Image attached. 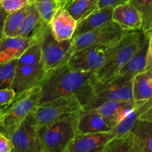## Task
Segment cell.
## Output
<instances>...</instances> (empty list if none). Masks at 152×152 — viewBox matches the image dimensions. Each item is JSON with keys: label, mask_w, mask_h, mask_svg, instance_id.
Here are the masks:
<instances>
[{"label": "cell", "mask_w": 152, "mask_h": 152, "mask_svg": "<svg viewBox=\"0 0 152 152\" xmlns=\"http://www.w3.org/2000/svg\"><path fill=\"white\" fill-rule=\"evenodd\" d=\"M95 83L94 72L76 71L66 62L60 64L46 71L39 83L40 97L38 105L61 96L75 95L83 108L93 96Z\"/></svg>", "instance_id": "1"}, {"label": "cell", "mask_w": 152, "mask_h": 152, "mask_svg": "<svg viewBox=\"0 0 152 152\" xmlns=\"http://www.w3.org/2000/svg\"><path fill=\"white\" fill-rule=\"evenodd\" d=\"M143 33L130 31L108 49L104 65L94 73L97 83H110L139 47Z\"/></svg>", "instance_id": "2"}, {"label": "cell", "mask_w": 152, "mask_h": 152, "mask_svg": "<svg viewBox=\"0 0 152 152\" xmlns=\"http://www.w3.org/2000/svg\"><path fill=\"white\" fill-rule=\"evenodd\" d=\"M37 127V152H63L76 135L79 112Z\"/></svg>", "instance_id": "3"}, {"label": "cell", "mask_w": 152, "mask_h": 152, "mask_svg": "<svg viewBox=\"0 0 152 152\" xmlns=\"http://www.w3.org/2000/svg\"><path fill=\"white\" fill-rule=\"evenodd\" d=\"M40 97L39 85L16 94L10 104L2 108L0 114V133L10 137L27 116L34 111L38 105Z\"/></svg>", "instance_id": "4"}, {"label": "cell", "mask_w": 152, "mask_h": 152, "mask_svg": "<svg viewBox=\"0 0 152 152\" xmlns=\"http://www.w3.org/2000/svg\"><path fill=\"white\" fill-rule=\"evenodd\" d=\"M45 73L41 50L36 43L18 59L11 88L16 95L32 88L41 82Z\"/></svg>", "instance_id": "5"}, {"label": "cell", "mask_w": 152, "mask_h": 152, "mask_svg": "<svg viewBox=\"0 0 152 152\" xmlns=\"http://www.w3.org/2000/svg\"><path fill=\"white\" fill-rule=\"evenodd\" d=\"M31 34L35 36L40 45L45 71L63 62L71 46L72 39L58 41L54 36L50 24L43 20L39 22Z\"/></svg>", "instance_id": "6"}, {"label": "cell", "mask_w": 152, "mask_h": 152, "mask_svg": "<svg viewBox=\"0 0 152 152\" xmlns=\"http://www.w3.org/2000/svg\"><path fill=\"white\" fill-rule=\"evenodd\" d=\"M129 31L121 28L113 20L92 31L72 39V44L63 63L74 53L83 49L96 46H110L117 43Z\"/></svg>", "instance_id": "7"}, {"label": "cell", "mask_w": 152, "mask_h": 152, "mask_svg": "<svg viewBox=\"0 0 152 152\" xmlns=\"http://www.w3.org/2000/svg\"><path fill=\"white\" fill-rule=\"evenodd\" d=\"M83 106L75 95L61 96L37 105L34 111L37 127L47 126L81 111Z\"/></svg>", "instance_id": "8"}, {"label": "cell", "mask_w": 152, "mask_h": 152, "mask_svg": "<svg viewBox=\"0 0 152 152\" xmlns=\"http://www.w3.org/2000/svg\"><path fill=\"white\" fill-rule=\"evenodd\" d=\"M115 99H134L133 80L125 83L118 81H111L104 84L95 83L93 96L83 110L96 108L104 102Z\"/></svg>", "instance_id": "9"}, {"label": "cell", "mask_w": 152, "mask_h": 152, "mask_svg": "<svg viewBox=\"0 0 152 152\" xmlns=\"http://www.w3.org/2000/svg\"><path fill=\"white\" fill-rule=\"evenodd\" d=\"M110 46H96L78 50L66 62L76 71L95 73L104 65Z\"/></svg>", "instance_id": "10"}, {"label": "cell", "mask_w": 152, "mask_h": 152, "mask_svg": "<svg viewBox=\"0 0 152 152\" xmlns=\"http://www.w3.org/2000/svg\"><path fill=\"white\" fill-rule=\"evenodd\" d=\"M37 123L33 111L9 137L13 143V152H37Z\"/></svg>", "instance_id": "11"}, {"label": "cell", "mask_w": 152, "mask_h": 152, "mask_svg": "<svg viewBox=\"0 0 152 152\" xmlns=\"http://www.w3.org/2000/svg\"><path fill=\"white\" fill-rule=\"evenodd\" d=\"M152 121V99L137 101L128 115L110 132L112 139L125 135L132 130L137 121Z\"/></svg>", "instance_id": "12"}, {"label": "cell", "mask_w": 152, "mask_h": 152, "mask_svg": "<svg viewBox=\"0 0 152 152\" xmlns=\"http://www.w3.org/2000/svg\"><path fill=\"white\" fill-rule=\"evenodd\" d=\"M111 139L110 132L76 134L63 152H104Z\"/></svg>", "instance_id": "13"}, {"label": "cell", "mask_w": 152, "mask_h": 152, "mask_svg": "<svg viewBox=\"0 0 152 152\" xmlns=\"http://www.w3.org/2000/svg\"><path fill=\"white\" fill-rule=\"evenodd\" d=\"M36 43L37 39L32 34L27 37H3L0 39V63L19 59Z\"/></svg>", "instance_id": "14"}, {"label": "cell", "mask_w": 152, "mask_h": 152, "mask_svg": "<svg viewBox=\"0 0 152 152\" xmlns=\"http://www.w3.org/2000/svg\"><path fill=\"white\" fill-rule=\"evenodd\" d=\"M148 43V35L143 33L142 38L139 48L133 55L131 59L119 70L116 77L111 81L125 83L133 80L137 74L144 71L146 65Z\"/></svg>", "instance_id": "15"}, {"label": "cell", "mask_w": 152, "mask_h": 152, "mask_svg": "<svg viewBox=\"0 0 152 152\" xmlns=\"http://www.w3.org/2000/svg\"><path fill=\"white\" fill-rule=\"evenodd\" d=\"M113 127L106 122L96 109L83 110L79 112L76 134L110 132Z\"/></svg>", "instance_id": "16"}, {"label": "cell", "mask_w": 152, "mask_h": 152, "mask_svg": "<svg viewBox=\"0 0 152 152\" xmlns=\"http://www.w3.org/2000/svg\"><path fill=\"white\" fill-rule=\"evenodd\" d=\"M134 105V99H115L104 102L95 109L113 129L128 115Z\"/></svg>", "instance_id": "17"}, {"label": "cell", "mask_w": 152, "mask_h": 152, "mask_svg": "<svg viewBox=\"0 0 152 152\" xmlns=\"http://www.w3.org/2000/svg\"><path fill=\"white\" fill-rule=\"evenodd\" d=\"M77 22L63 6H61L57 9L49 24L55 38L58 41H66L72 39Z\"/></svg>", "instance_id": "18"}, {"label": "cell", "mask_w": 152, "mask_h": 152, "mask_svg": "<svg viewBox=\"0 0 152 152\" xmlns=\"http://www.w3.org/2000/svg\"><path fill=\"white\" fill-rule=\"evenodd\" d=\"M112 20L127 31H142V19L141 15L129 2L113 8Z\"/></svg>", "instance_id": "19"}, {"label": "cell", "mask_w": 152, "mask_h": 152, "mask_svg": "<svg viewBox=\"0 0 152 152\" xmlns=\"http://www.w3.org/2000/svg\"><path fill=\"white\" fill-rule=\"evenodd\" d=\"M113 10V8L110 7L96 8L89 15L77 21L72 38L92 31L112 20Z\"/></svg>", "instance_id": "20"}, {"label": "cell", "mask_w": 152, "mask_h": 152, "mask_svg": "<svg viewBox=\"0 0 152 152\" xmlns=\"http://www.w3.org/2000/svg\"><path fill=\"white\" fill-rule=\"evenodd\" d=\"M104 152H143L141 142L132 132L109 141Z\"/></svg>", "instance_id": "21"}, {"label": "cell", "mask_w": 152, "mask_h": 152, "mask_svg": "<svg viewBox=\"0 0 152 152\" xmlns=\"http://www.w3.org/2000/svg\"><path fill=\"white\" fill-rule=\"evenodd\" d=\"M152 97V70H144L133 79V99L147 100Z\"/></svg>", "instance_id": "22"}, {"label": "cell", "mask_w": 152, "mask_h": 152, "mask_svg": "<svg viewBox=\"0 0 152 152\" xmlns=\"http://www.w3.org/2000/svg\"><path fill=\"white\" fill-rule=\"evenodd\" d=\"M98 1V0H67L63 7L77 22L95 10Z\"/></svg>", "instance_id": "23"}, {"label": "cell", "mask_w": 152, "mask_h": 152, "mask_svg": "<svg viewBox=\"0 0 152 152\" xmlns=\"http://www.w3.org/2000/svg\"><path fill=\"white\" fill-rule=\"evenodd\" d=\"M28 5L7 14L4 26V37H16L28 12Z\"/></svg>", "instance_id": "24"}, {"label": "cell", "mask_w": 152, "mask_h": 152, "mask_svg": "<svg viewBox=\"0 0 152 152\" xmlns=\"http://www.w3.org/2000/svg\"><path fill=\"white\" fill-rule=\"evenodd\" d=\"M131 132L141 142L143 152H152V121H137Z\"/></svg>", "instance_id": "25"}, {"label": "cell", "mask_w": 152, "mask_h": 152, "mask_svg": "<svg viewBox=\"0 0 152 152\" xmlns=\"http://www.w3.org/2000/svg\"><path fill=\"white\" fill-rule=\"evenodd\" d=\"M42 20V18L36 7L34 2H31L28 5V12L22 22L16 37H27L31 35L34 28L39 22Z\"/></svg>", "instance_id": "26"}, {"label": "cell", "mask_w": 152, "mask_h": 152, "mask_svg": "<svg viewBox=\"0 0 152 152\" xmlns=\"http://www.w3.org/2000/svg\"><path fill=\"white\" fill-rule=\"evenodd\" d=\"M139 12L142 19V32L148 34L152 30V0H128Z\"/></svg>", "instance_id": "27"}, {"label": "cell", "mask_w": 152, "mask_h": 152, "mask_svg": "<svg viewBox=\"0 0 152 152\" xmlns=\"http://www.w3.org/2000/svg\"><path fill=\"white\" fill-rule=\"evenodd\" d=\"M18 59L0 63V89L10 88L16 73Z\"/></svg>", "instance_id": "28"}, {"label": "cell", "mask_w": 152, "mask_h": 152, "mask_svg": "<svg viewBox=\"0 0 152 152\" xmlns=\"http://www.w3.org/2000/svg\"><path fill=\"white\" fill-rule=\"evenodd\" d=\"M42 20L50 22L56 12L57 9L61 7L59 1L57 0H33Z\"/></svg>", "instance_id": "29"}, {"label": "cell", "mask_w": 152, "mask_h": 152, "mask_svg": "<svg viewBox=\"0 0 152 152\" xmlns=\"http://www.w3.org/2000/svg\"><path fill=\"white\" fill-rule=\"evenodd\" d=\"M32 1L33 0H1V4L4 10L10 13L21 9Z\"/></svg>", "instance_id": "30"}, {"label": "cell", "mask_w": 152, "mask_h": 152, "mask_svg": "<svg viewBox=\"0 0 152 152\" xmlns=\"http://www.w3.org/2000/svg\"><path fill=\"white\" fill-rule=\"evenodd\" d=\"M16 92L13 88L0 89V108H3L14 99Z\"/></svg>", "instance_id": "31"}, {"label": "cell", "mask_w": 152, "mask_h": 152, "mask_svg": "<svg viewBox=\"0 0 152 152\" xmlns=\"http://www.w3.org/2000/svg\"><path fill=\"white\" fill-rule=\"evenodd\" d=\"M148 39L147 54H146V65L145 70H152V30L146 34Z\"/></svg>", "instance_id": "32"}, {"label": "cell", "mask_w": 152, "mask_h": 152, "mask_svg": "<svg viewBox=\"0 0 152 152\" xmlns=\"http://www.w3.org/2000/svg\"><path fill=\"white\" fill-rule=\"evenodd\" d=\"M0 152H13L11 140L1 133H0Z\"/></svg>", "instance_id": "33"}, {"label": "cell", "mask_w": 152, "mask_h": 152, "mask_svg": "<svg viewBox=\"0 0 152 152\" xmlns=\"http://www.w3.org/2000/svg\"><path fill=\"white\" fill-rule=\"evenodd\" d=\"M128 2V0H98L97 4V8H102L105 7H114L121 4H126Z\"/></svg>", "instance_id": "34"}, {"label": "cell", "mask_w": 152, "mask_h": 152, "mask_svg": "<svg viewBox=\"0 0 152 152\" xmlns=\"http://www.w3.org/2000/svg\"><path fill=\"white\" fill-rule=\"evenodd\" d=\"M8 13L4 10L0 2V39L4 37V26L5 19Z\"/></svg>", "instance_id": "35"}, {"label": "cell", "mask_w": 152, "mask_h": 152, "mask_svg": "<svg viewBox=\"0 0 152 152\" xmlns=\"http://www.w3.org/2000/svg\"><path fill=\"white\" fill-rule=\"evenodd\" d=\"M66 1V0H60L59 2H60V4H61V6H63L64 4H65Z\"/></svg>", "instance_id": "36"}, {"label": "cell", "mask_w": 152, "mask_h": 152, "mask_svg": "<svg viewBox=\"0 0 152 152\" xmlns=\"http://www.w3.org/2000/svg\"><path fill=\"white\" fill-rule=\"evenodd\" d=\"M1 111H2V108H0V114H1Z\"/></svg>", "instance_id": "37"}, {"label": "cell", "mask_w": 152, "mask_h": 152, "mask_svg": "<svg viewBox=\"0 0 152 152\" xmlns=\"http://www.w3.org/2000/svg\"><path fill=\"white\" fill-rule=\"evenodd\" d=\"M57 1H60V0H57ZM60 3V2H59Z\"/></svg>", "instance_id": "38"}, {"label": "cell", "mask_w": 152, "mask_h": 152, "mask_svg": "<svg viewBox=\"0 0 152 152\" xmlns=\"http://www.w3.org/2000/svg\"><path fill=\"white\" fill-rule=\"evenodd\" d=\"M0 2H1V0H0Z\"/></svg>", "instance_id": "39"}, {"label": "cell", "mask_w": 152, "mask_h": 152, "mask_svg": "<svg viewBox=\"0 0 152 152\" xmlns=\"http://www.w3.org/2000/svg\"><path fill=\"white\" fill-rule=\"evenodd\" d=\"M151 99H152V97H151Z\"/></svg>", "instance_id": "40"}, {"label": "cell", "mask_w": 152, "mask_h": 152, "mask_svg": "<svg viewBox=\"0 0 152 152\" xmlns=\"http://www.w3.org/2000/svg\"><path fill=\"white\" fill-rule=\"evenodd\" d=\"M66 1H67V0H66Z\"/></svg>", "instance_id": "41"}]
</instances>
